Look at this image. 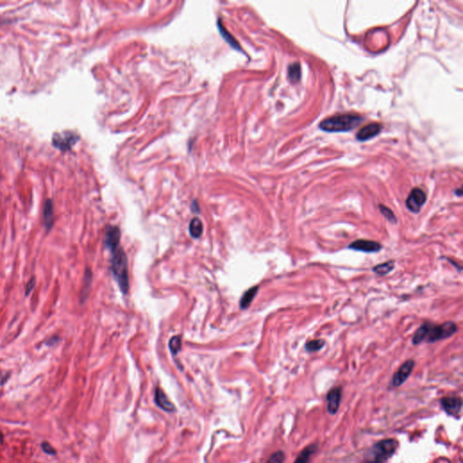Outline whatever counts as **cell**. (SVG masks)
I'll list each match as a JSON object with an SVG mask.
<instances>
[{"mask_svg": "<svg viewBox=\"0 0 463 463\" xmlns=\"http://www.w3.org/2000/svg\"><path fill=\"white\" fill-rule=\"evenodd\" d=\"M399 447V442L396 439H384L377 442L364 455V463H386L395 455Z\"/></svg>", "mask_w": 463, "mask_h": 463, "instance_id": "6da1fadb", "label": "cell"}, {"mask_svg": "<svg viewBox=\"0 0 463 463\" xmlns=\"http://www.w3.org/2000/svg\"><path fill=\"white\" fill-rule=\"evenodd\" d=\"M112 251V271L113 277L119 285V290L123 294H127L130 290L129 265L124 251L118 247Z\"/></svg>", "mask_w": 463, "mask_h": 463, "instance_id": "7a4b0ae2", "label": "cell"}, {"mask_svg": "<svg viewBox=\"0 0 463 463\" xmlns=\"http://www.w3.org/2000/svg\"><path fill=\"white\" fill-rule=\"evenodd\" d=\"M362 120L363 118L357 115H337L322 120L319 129L326 132H347L357 128Z\"/></svg>", "mask_w": 463, "mask_h": 463, "instance_id": "3957f363", "label": "cell"}, {"mask_svg": "<svg viewBox=\"0 0 463 463\" xmlns=\"http://www.w3.org/2000/svg\"><path fill=\"white\" fill-rule=\"evenodd\" d=\"M424 324L426 328L424 341L427 343H435L450 338L458 331V327L453 321H446L442 325H435L431 322H425Z\"/></svg>", "mask_w": 463, "mask_h": 463, "instance_id": "277c9868", "label": "cell"}, {"mask_svg": "<svg viewBox=\"0 0 463 463\" xmlns=\"http://www.w3.org/2000/svg\"><path fill=\"white\" fill-rule=\"evenodd\" d=\"M79 139V136L73 132H63L61 133H54L53 136V145L62 151L70 150Z\"/></svg>", "mask_w": 463, "mask_h": 463, "instance_id": "5b68a950", "label": "cell"}, {"mask_svg": "<svg viewBox=\"0 0 463 463\" xmlns=\"http://www.w3.org/2000/svg\"><path fill=\"white\" fill-rule=\"evenodd\" d=\"M414 365H415V362L413 359H408L407 361H405L393 376V378L391 380V386L399 387L404 384V382L410 377L412 372L414 368Z\"/></svg>", "mask_w": 463, "mask_h": 463, "instance_id": "8992f818", "label": "cell"}, {"mask_svg": "<svg viewBox=\"0 0 463 463\" xmlns=\"http://www.w3.org/2000/svg\"><path fill=\"white\" fill-rule=\"evenodd\" d=\"M426 194L422 189L415 187L411 191L410 195L406 199V207L411 212L419 214L426 202Z\"/></svg>", "mask_w": 463, "mask_h": 463, "instance_id": "52a82bcc", "label": "cell"}, {"mask_svg": "<svg viewBox=\"0 0 463 463\" xmlns=\"http://www.w3.org/2000/svg\"><path fill=\"white\" fill-rule=\"evenodd\" d=\"M440 404L443 410L450 416H458L463 409V400L461 397H444L441 399Z\"/></svg>", "mask_w": 463, "mask_h": 463, "instance_id": "ba28073f", "label": "cell"}, {"mask_svg": "<svg viewBox=\"0 0 463 463\" xmlns=\"http://www.w3.org/2000/svg\"><path fill=\"white\" fill-rule=\"evenodd\" d=\"M347 248L350 249V250H353V251L373 253V252H378V251H381L383 246L381 244L377 243L376 241L359 239V240L352 242L350 245L347 246Z\"/></svg>", "mask_w": 463, "mask_h": 463, "instance_id": "9c48e42d", "label": "cell"}, {"mask_svg": "<svg viewBox=\"0 0 463 463\" xmlns=\"http://www.w3.org/2000/svg\"><path fill=\"white\" fill-rule=\"evenodd\" d=\"M342 397V388L336 386L331 388L326 396L327 411L331 415H335L338 413Z\"/></svg>", "mask_w": 463, "mask_h": 463, "instance_id": "30bf717a", "label": "cell"}, {"mask_svg": "<svg viewBox=\"0 0 463 463\" xmlns=\"http://www.w3.org/2000/svg\"><path fill=\"white\" fill-rule=\"evenodd\" d=\"M120 242V231L117 226H109L105 232L104 245L107 249L113 251L119 247Z\"/></svg>", "mask_w": 463, "mask_h": 463, "instance_id": "8fae6325", "label": "cell"}, {"mask_svg": "<svg viewBox=\"0 0 463 463\" xmlns=\"http://www.w3.org/2000/svg\"><path fill=\"white\" fill-rule=\"evenodd\" d=\"M383 126L378 123H372L362 128L357 134V139L359 141H365L376 137L381 132Z\"/></svg>", "mask_w": 463, "mask_h": 463, "instance_id": "7c38bea8", "label": "cell"}, {"mask_svg": "<svg viewBox=\"0 0 463 463\" xmlns=\"http://www.w3.org/2000/svg\"><path fill=\"white\" fill-rule=\"evenodd\" d=\"M155 403L159 408H161L162 410L165 411L167 413H173L176 411V407L174 406V404L168 400L165 393L160 388H157L155 392Z\"/></svg>", "mask_w": 463, "mask_h": 463, "instance_id": "4fadbf2b", "label": "cell"}, {"mask_svg": "<svg viewBox=\"0 0 463 463\" xmlns=\"http://www.w3.org/2000/svg\"><path fill=\"white\" fill-rule=\"evenodd\" d=\"M43 218H44V225L47 231H50L54 223L53 201L51 199H47L45 203L44 210H43Z\"/></svg>", "mask_w": 463, "mask_h": 463, "instance_id": "5bb4252c", "label": "cell"}, {"mask_svg": "<svg viewBox=\"0 0 463 463\" xmlns=\"http://www.w3.org/2000/svg\"><path fill=\"white\" fill-rule=\"evenodd\" d=\"M318 450V444H312L307 446L304 450H301V452L298 454V456L296 458L293 463H309L311 460V456Z\"/></svg>", "mask_w": 463, "mask_h": 463, "instance_id": "9a60e30c", "label": "cell"}, {"mask_svg": "<svg viewBox=\"0 0 463 463\" xmlns=\"http://www.w3.org/2000/svg\"><path fill=\"white\" fill-rule=\"evenodd\" d=\"M259 291L258 286H254L248 291H245V294L241 298L240 300V307L242 310H246L249 308V306L251 304L253 298L257 295V292Z\"/></svg>", "mask_w": 463, "mask_h": 463, "instance_id": "2e32d148", "label": "cell"}, {"mask_svg": "<svg viewBox=\"0 0 463 463\" xmlns=\"http://www.w3.org/2000/svg\"><path fill=\"white\" fill-rule=\"evenodd\" d=\"M204 231V225L199 218H194L189 224V232L193 238H199Z\"/></svg>", "mask_w": 463, "mask_h": 463, "instance_id": "e0dca14e", "label": "cell"}, {"mask_svg": "<svg viewBox=\"0 0 463 463\" xmlns=\"http://www.w3.org/2000/svg\"><path fill=\"white\" fill-rule=\"evenodd\" d=\"M395 269V261L391 260L385 262L384 264H380L373 267V271L378 275H386L390 273L391 271Z\"/></svg>", "mask_w": 463, "mask_h": 463, "instance_id": "ac0fdd59", "label": "cell"}, {"mask_svg": "<svg viewBox=\"0 0 463 463\" xmlns=\"http://www.w3.org/2000/svg\"><path fill=\"white\" fill-rule=\"evenodd\" d=\"M288 76L291 83H297L301 77V70L298 63H293L288 68Z\"/></svg>", "mask_w": 463, "mask_h": 463, "instance_id": "d6986e66", "label": "cell"}, {"mask_svg": "<svg viewBox=\"0 0 463 463\" xmlns=\"http://www.w3.org/2000/svg\"><path fill=\"white\" fill-rule=\"evenodd\" d=\"M324 339H313L309 342H307L305 345V349L308 352H317V351L321 350L325 347Z\"/></svg>", "mask_w": 463, "mask_h": 463, "instance_id": "ffe728a7", "label": "cell"}, {"mask_svg": "<svg viewBox=\"0 0 463 463\" xmlns=\"http://www.w3.org/2000/svg\"><path fill=\"white\" fill-rule=\"evenodd\" d=\"M218 27L219 30H220V33L223 34V36L225 37V39L227 40V42H228V43H229L231 46H232V47H234V48H237V49H240V50H241V47H240V46H239L238 42H237L236 40L234 39V38L232 36L231 33H229V32H227V31L225 30V27H223L222 23H220V22H219Z\"/></svg>", "mask_w": 463, "mask_h": 463, "instance_id": "44dd1931", "label": "cell"}, {"mask_svg": "<svg viewBox=\"0 0 463 463\" xmlns=\"http://www.w3.org/2000/svg\"><path fill=\"white\" fill-rule=\"evenodd\" d=\"M379 210L381 214L384 215L385 218L387 219L390 223L396 225L397 223V218L396 216V215L394 214V212L391 210L390 208H388L387 206L383 205H379Z\"/></svg>", "mask_w": 463, "mask_h": 463, "instance_id": "7402d4cb", "label": "cell"}, {"mask_svg": "<svg viewBox=\"0 0 463 463\" xmlns=\"http://www.w3.org/2000/svg\"><path fill=\"white\" fill-rule=\"evenodd\" d=\"M182 347L181 338L179 336H175L169 340V349L171 351L173 356L177 355Z\"/></svg>", "mask_w": 463, "mask_h": 463, "instance_id": "603a6c76", "label": "cell"}, {"mask_svg": "<svg viewBox=\"0 0 463 463\" xmlns=\"http://www.w3.org/2000/svg\"><path fill=\"white\" fill-rule=\"evenodd\" d=\"M284 461V452L282 450H277L271 454L266 463H283Z\"/></svg>", "mask_w": 463, "mask_h": 463, "instance_id": "cb8c5ba5", "label": "cell"}, {"mask_svg": "<svg viewBox=\"0 0 463 463\" xmlns=\"http://www.w3.org/2000/svg\"><path fill=\"white\" fill-rule=\"evenodd\" d=\"M42 448H43V450L49 455H54L56 453L54 449L51 446V444H48L47 442H44L42 444Z\"/></svg>", "mask_w": 463, "mask_h": 463, "instance_id": "d4e9b609", "label": "cell"}, {"mask_svg": "<svg viewBox=\"0 0 463 463\" xmlns=\"http://www.w3.org/2000/svg\"><path fill=\"white\" fill-rule=\"evenodd\" d=\"M34 285H35V280H34V278H32L28 281L27 287H26V295L27 296H28V294H30V292L33 291Z\"/></svg>", "mask_w": 463, "mask_h": 463, "instance_id": "484cf974", "label": "cell"}, {"mask_svg": "<svg viewBox=\"0 0 463 463\" xmlns=\"http://www.w3.org/2000/svg\"><path fill=\"white\" fill-rule=\"evenodd\" d=\"M455 195L461 198V197L463 196V189H462V188H459V189L455 190Z\"/></svg>", "mask_w": 463, "mask_h": 463, "instance_id": "4316f807", "label": "cell"}, {"mask_svg": "<svg viewBox=\"0 0 463 463\" xmlns=\"http://www.w3.org/2000/svg\"><path fill=\"white\" fill-rule=\"evenodd\" d=\"M3 441H4V436H3L2 432L0 431V444H2V443H3Z\"/></svg>", "mask_w": 463, "mask_h": 463, "instance_id": "83f0119b", "label": "cell"}]
</instances>
